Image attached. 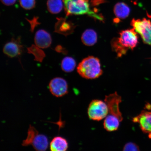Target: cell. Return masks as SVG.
Here are the masks:
<instances>
[{
	"label": "cell",
	"instance_id": "obj_11",
	"mask_svg": "<svg viewBox=\"0 0 151 151\" xmlns=\"http://www.w3.org/2000/svg\"><path fill=\"white\" fill-rule=\"evenodd\" d=\"M35 41L37 46L40 48L45 49L50 47L52 40L50 34L44 30L40 29L36 33Z\"/></svg>",
	"mask_w": 151,
	"mask_h": 151
},
{
	"label": "cell",
	"instance_id": "obj_19",
	"mask_svg": "<svg viewBox=\"0 0 151 151\" xmlns=\"http://www.w3.org/2000/svg\"><path fill=\"white\" fill-rule=\"evenodd\" d=\"M124 151H139V148L135 143L133 142H128L124 145Z\"/></svg>",
	"mask_w": 151,
	"mask_h": 151
},
{
	"label": "cell",
	"instance_id": "obj_7",
	"mask_svg": "<svg viewBox=\"0 0 151 151\" xmlns=\"http://www.w3.org/2000/svg\"><path fill=\"white\" fill-rule=\"evenodd\" d=\"M122 101L121 97L116 92L105 96V101L108 106L109 114L116 117L121 122L123 119L119 108Z\"/></svg>",
	"mask_w": 151,
	"mask_h": 151
},
{
	"label": "cell",
	"instance_id": "obj_4",
	"mask_svg": "<svg viewBox=\"0 0 151 151\" xmlns=\"http://www.w3.org/2000/svg\"><path fill=\"white\" fill-rule=\"evenodd\" d=\"M22 145L24 147L31 145L36 150L45 151L48 148V139L46 135L39 134L35 127L30 125L27 137L22 141Z\"/></svg>",
	"mask_w": 151,
	"mask_h": 151
},
{
	"label": "cell",
	"instance_id": "obj_9",
	"mask_svg": "<svg viewBox=\"0 0 151 151\" xmlns=\"http://www.w3.org/2000/svg\"><path fill=\"white\" fill-rule=\"evenodd\" d=\"M132 121L138 123L142 131L148 134L151 139V112L143 111L140 114L133 118Z\"/></svg>",
	"mask_w": 151,
	"mask_h": 151
},
{
	"label": "cell",
	"instance_id": "obj_2",
	"mask_svg": "<svg viewBox=\"0 0 151 151\" xmlns=\"http://www.w3.org/2000/svg\"><path fill=\"white\" fill-rule=\"evenodd\" d=\"M138 38L137 32L134 28L121 32L120 37L115 40L113 46L118 55L126 53L128 49L131 50L135 48L138 43Z\"/></svg>",
	"mask_w": 151,
	"mask_h": 151
},
{
	"label": "cell",
	"instance_id": "obj_20",
	"mask_svg": "<svg viewBox=\"0 0 151 151\" xmlns=\"http://www.w3.org/2000/svg\"><path fill=\"white\" fill-rule=\"evenodd\" d=\"M4 4L6 6L12 5L15 3L16 0H1Z\"/></svg>",
	"mask_w": 151,
	"mask_h": 151
},
{
	"label": "cell",
	"instance_id": "obj_1",
	"mask_svg": "<svg viewBox=\"0 0 151 151\" xmlns=\"http://www.w3.org/2000/svg\"><path fill=\"white\" fill-rule=\"evenodd\" d=\"M66 16L87 14L101 21L104 20L101 15L97 14L90 7L88 0H63Z\"/></svg>",
	"mask_w": 151,
	"mask_h": 151
},
{
	"label": "cell",
	"instance_id": "obj_8",
	"mask_svg": "<svg viewBox=\"0 0 151 151\" xmlns=\"http://www.w3.org/2000/svg\"><path fill=\"white\" fill-rule=\"evenodd\" d=\"M49 88L52 95L56 97H61L68 92V85L66 81L61 77L52 79L49 84Z\"/></svg>",
	"mask_w": 151,
	"mask_h": 151
},
{
	"label": "cell",
	"instance_id": "obj_6",
	"mask_svg": "<svg viewBox=\"0 0 151 151\" xmlns=\"http://www.w3.org/2000/svg\"><path fill=\"white\" fill-rule=\"evenodd\" d=\"M131 25L135 31L140 35L143 42L151 46V23L150 21L144 18L142 20L133 19Z\"/></svg>",
	"mask_w": 151,
	"mask_h": 151
},
{
	"label": "cell",
	"instance_id": "obj_14",
	"mask_svg": "<svg viewBox=\"0 0 151 151\" xmlns=\"http://www.w3.org/2000/svg\"><path fill=\"white\" fill-rule=\"evenodd\" d=\"M114 12L117 17L123 19L127 18L129 16L130 9L126 4L120 2L117 3L115 5Z\"/></svg>",
	"mask_w": 151,
	"mask_h": 151
},
{
	"label": "cell",
	"instance_id": "obj_17",
	"mask_svg": "<svg viewBox=\"0 0 151 151\" xmlns=\"http://www.w3.org/2000/svg\"><path fill=\"white\" fill-rule=\"evenodd\" d=\"M76 63L74 59L70 57L64 58L62 61L61 68L65 73H70L74 70Z\"/></svg>",
	"mask_w": 151,
	"mask_h": 151
},
{
	"label": "cell",
	"instance_id": "obj_10",
	"mask_svg": "<svg viewBox=\"0 0 151 151\" xmlns=\"http://www.w3.org/2000/svg\"><path fill=\"white\" fill-rule=\"evenodd\" d=\"M3 52L10 58H14L21 54L22 46L20 44V39L17 40H12V41L7 43L4 47Z\"/></svg>",
	"mask_w": 151,
	"mask_h": 151
},
{
	"label": "cell",
	"instance_id": "obj_13",
	"mask_svg": "<svg viewBox=\"0 0 151 151\" xmlns=\"http://www.w3.org/2000/svg\"><path fill=\"white\" fill-rule=\"evenodd\" d=\"M121 122L119 119L111 115H107L104 122V127L108 132H113L118 129Z\"/></svg>",
	"mask_w": 151,
	"mask_h": 151
},
{
	"label": "cell",
	"instance_id": "obj_18",
	"mask_svg": "<svg viewBox=\"0 0 151 151\" xmlns=\"http://www.w3.org/2000/svg\"><path fill=\"white\" fill-rule=\"evenodd\" d=\"M21 6L24 9H31L35 6V0H20Z\"/></svg>",
	"mask_w": 151,
	"mask_h": 151
},
{
	"label": "cell",
	"instance_id": "obj_3",
	"mask_svg": "<svg viewBox=\"0 0 151 151\" xmlns=\"http://www.w3.org/2000/svg\"><path fill=\"white\" fill-rule=\"evenodd\" d=\"M77 71L81 77L87 79L99 78L103 73L99 60L93 56L83 60L77 67Z\"/></svg>",
	"mask_w": 151,
	"mask_h": 151
},
{
	"label": "cell",
	"instance_id": "obj_15",
	"mask_svg": "<svg viewBox=\"0 0 151 151\" xmlns=\"http://www.w3.org/2000/svg\"><path fill=\"white\" fill-rule=\"evenodd\" d=\"M81 39L83 43L86 46H92L97 42V33L93 30L91 29L86 30L83 34Z\"/></svg>",
	"mask_w": 151,
	"mask_h": 151
},
{
	"label": "cell",
	"instance_id": "obj_12",
	"mask_svg": "<svg viewBox=\"0 0 151 151\" xmlns=\"http://www.w3.org/2000/svg\"><path fill=\"white\" fill-rule=\"evenodd\" d=\"M68 147L67 139L60 136L54 137L50 144V150L52 151H65Z\"/></svg>",
	"mask_w": 151,
	"mask_h": 151
},
{
	"label": "cell",
	"instance_id": "obj_16",
	"mask_svg": "<svg viewBox=\"0 0 151 151\" xmlns=\"http://www.w3.org/2000/svg\"><path fill=\"white\" fill-rule=\"evenodd\" d=\"M47 6L48 11L54 14L61 12L63 6L61 0H48Z\"/></svg>",
	"mask_w": 151,
	"mask_h": 151
},
{
	"label": "cell",
	"instance_id": "obj_5",
	"mask_svg": "<svg viewBox=\"0 0 151 151\" xmlns=\"http://www.w3.org/2000/svg\"><path fill=\"white\" fill-rule=\"evenodd\" d=\"M109 113L108 106L105 102L95 99L91 101L88 106V114L91 119L94 121L103 120Z\"/></svg>",
	"mask_w": 151,
	"mask_h": 151
}]
</instances>
